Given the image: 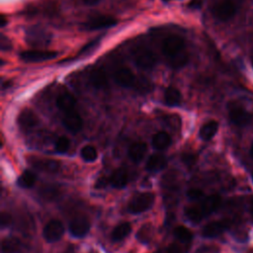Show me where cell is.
Instances as JSON below:
<instances>
[{
  "label": "cell",
  "mask_w": 253,
  "mask_h": 253,
  "mask_svg": "<svg viewBox=\"0 0 253 253\" xmlns=\"http://www.w3.org/2000/svg\"><path fill=\"white\" fill-rule=\"evenodd\" d=\"M187 197L192 201H198L203 199L204 192L198 188H191L187 191Z\"/></svg>",
  "instance_id": "obj_32"
},
{
  "label": "cell",
  "mask_w": 253,
  "mask_h": 253,
  "mask_svg": "<svg viewBox=\"0 0 253 253\" xmlns=\"http://www.w3.org/2000/svg\"><path fill=\"white\" fill-rule=\"evenodd\" d=\"M238 11V4L234 0H218L211 7L213 17L221 22L231 20Z\"/></svg>",
  "instance_id": "obj_3"
},
{
  "label": "cell",
  "mask_w": 253,
  "mask_h": 253,
  "mask_svg": "<svg viewBox=\"0 0 253 253\" xmlns=\"http://www.w3.org/2000/svg\"><path fill=\"white\" fill-rule=\"evenodd\" d=\"M118 23V21L109 15H98L93 16L89 18L83 25V27L86 30L94 31V30H100V29H107L115 26Z\"/></svg>",
  "instance_id": "obj_8"
},
{
  "label": "cell",
  "mask_w": 253,
  "mask_h": 253,
  "mask_svg": "<svg viewBox=\"0 0 253 253\" xmlns=\"http://www.w3.org/2000/svg\"><path fill=\"white\" fill-rule=\"evenodd\" d=\"M114 79L123 87H133L136 83L133 72L126 66H119L116 68L114 71Z\"/></svg>",
  "instance_id": "obj_12"
},
{
  "label": "cell",
  "mask_w": 253,
  "mask_h": 253,
  "mask_svg": "<svg viewBox=\"0 0 253 253\" xmlns=\"http://www.w3.org/2000/svg\"><path fill=\"white\" fill-rule=\"evenodd\" d=\"M165 253H184V252L180 245H178L176 243H172L166 248Z\"/></svg>",
  "instance_id": "obj_36"
},
{
  "label": "cell",
  "mask_w": 253,
  "mask_h": 253,
  "mask_svg": "<svg viewBox=\"0 0 253 253\" xmlns=\"http://www.w3.org/2000/svg\"><path fill=\"white\" fill-rule=\"evenodd\" d=\"M250 212H251V214L253 215V200H252L251 203H250Z\"/></svg>",
  "instance_id": "obj_40"
},
{
  "label": "cell",
  "mask_w": 253,
  "mask_h": 253,
  "mask_svg": "<svg viewBox=\"0 0 253 253\" xmlns=\"http://www.w3.org/2000/svg\"><path fill=\"white\" fill-rule=\"evenodd\" d=\"M90 229V220L85 215L75 216L69 223V232L72 236L81 238L85 236Z\"/></svg>",
  "instance_id": "obj_10"
},
{
  "label": "cell",
  "mask_w": 253,
  "mask_h": 253,
  "mask_svg": "<svg viewBox=\"0 0 253 253\" xmlns=\"http://www.w3.org/2000/svg\"><path fill=\"white\" fill-rule=\"evenodd\" d=\"M31 164L42 171L48 172V173H54L57 172L59 169V162L50 159V158H32L31 159Z\"/></svg>",
  "instance_id": "obj_16"
},
{
  "label": "cell",
  "mask_w": 253,
  "mask_h": 253,
  "mask_svg": "<svg viewBox=\"0 0 253 253\" xmlns=\"http://www.w3.org/2000/svg\"><path fill=\"white\" fill-rule=\"evenodd\" d=\"M134 63L141 69H151L156 63V56L152 50L147 47H137L132 53Z\"/></svg>",
  "instance_id": "obj_6"
},
{
  "label": "cell",
  "mask_w": 253,
  "mask_h": 253,
  "mask_svg": "<svg viewBox=\"0 0 253 253\" xmlns=\"http://www.w3.org/2000/svg\"><path fill=\"white\" fill-rule=\"evenodd\" d=\"M0 223H1V227H6L9 226L12 223V217L9 213L7 212H2L0 215Z\"/></svg>",
  "instance_id": "obj_35"
},
{
  "label": "cell",
  "mask_w": 253,
  "mask_h": 253,
  "mask_svg": "<svg viewBox=\"0 0 253 253\" xmlns=\"http://www.w3.org/2000/svg\"><path fill=\"white\" fill-rule=\"evenodd\" d=\"M27 42L34 46H44L50 42V35L40 28H32L27 33Z\"/></svg>",
  "instance_id": "obj_13"
},
{
  "label": "cell",
  "mask_w": 253,
  "mask_h": 253,
  "mask_svg": "<svg viewBox=\"0 0 253 253\" xmlns=\"http://www.w3.org/2000/svg\"><path fill=\"white\" fill-rule=\"evenodd\" d=\"M202 4H203V0H191L188 6L192 9H199L202 7Z\"/></svg>",
  "instance_id": "obj_37"
},
{
  "label": "cell",
  "mask_w": 253,
  "mask_h": 253,
  "mask_svg": "<svg viewBox=\"0 0 253 253\" xmlns=\"http://www.w3.org/2000/svg\"><path fill=\"white\" fill-rule=\"evenodd\" d=\"M56 106L60 111L67 113L75 110L76 100L73 95L70 94L68 91H62L58 94L56 98Z\"/></svg>",
  "instance_id": "obj_17"
},
{
  "label": "cell",
  "mask_w": 253,
  "mask_h": 253,
  "mask_svg": "<svg viewBox=\"0 0 253 253\" xmlns=\"http://www.w3.org/2000/svg\"><path fill=\"white\" fill-rule=\"evenodd\" d=\"M17 124L21 129L28 130L38 125V118L32 110L24 109L18 115Z\"/></svg>",
  "instance_id": "obj_15"
},
{
  "label": "cell",
  "mask_w": 253,
  "mask_h": 253,
  "mask_svg": "<svg viewBox=\"0 0 253 253\" xmlns=\"http://www.w3.org/2000/svg\"><path fill=\"white\" fill-rule=\"evenodd\" d=\"M130 231H131L130 224L128 222H122L114 228L111 234V237L114 241H121L125 239L126 236H128Z\"/></svg>",
  "instance_id": "obj_26"
},
{
  "label": "cell",
  "mask_w": 253,
  "mask_h": 253,
  "mask_svg": "<svg viewBox=\"0 0 253 253\" xmlns=\"http://www.w3.org/2000/svg\"><path fill=\"white\" fill-rule=\"evenodd\" d=\"M36 175L34 172L30 171V170H26L24 171L20 177L18 178V181H17V184L21 187V188H24V189H29V188H32L34 185H35V182H36Z\"/></svg>",
  "instance_id": "obj_27"
},
{
  "label": "cell",
  "mask_w": 253,
  "mask_h": 253,
  "mask_svg": "<svg viewBox=\"0 0 253 253\" xmlns=\"http://www.w3.org/2000/svg\"><path fill=\"white\" fill-rule=\"evenodd\" d=\"M230 226V220L229 219H220V220H214L208 224H206L202 230V234L204 237L207 238H213L221 233H223L226 229H228Z\"/></svg>",
  "instance_id": "obj_11"
},
{
  "label": "cell",
  "mask_w": 253,
  "mask_h": 253,
  "mask_svg": "<svg viewBox=\"0 0 253 253\" xmlns=\"http://www.w3.org/2000/svg\"><path fill=\"white\" fill-rule=\"evenodd\" d=\"M64 233V226L57 219L49 220L43 227L42 234L47 242H55L61 238Z\"/></svg>",
  "instance_id": "obj_9"
},
{
  "label": "cell",
  "mask_w": 253,
  "mask_h": 253,
  "mask_svg": "<svg viewBox=\"0 0 253 253\" xmlns=\"http://www.w3.org/2000/svg\"><path fill=\"white\" fill-rule=\"evenodd\" d=\"M127 182H128V173L125 168L116 169L110 177V184L117 189H122L126 187Z\"/></svg>",
  "instance_id": "obj_20"
},
{
  "label": "cell",
  "mask_w": 253,
  "mask_h": 253,
  "mask_svg": "<svg viewBox=\"0 0 253 253\" xmlns=\"http://www.w3.org/2000/svg\"><path fill=\"white\" fill-rule=\"evenodd\" d=\"M218 129V123L214 120H211L205 123L199 131V135L203 140H210L211 139Z\"/></svg>",
  "instance_id": "obj_23"
},
{
  "label": "cell",
  "mask_w": 253,
  "mask_h": 253,
  "mask_svg": "<svg viewBox=\"0 0 253 253\" xmlns=\"http://www.w3.org/2000/svg\"><path fill=\"white\" fill-rule=\"evenodd\" d=\"M63 126L71 132H78L83 126V121L81 116L76 110H72L70 112L64 113L62 118Z\"/></svg>",
  "instance_id": "obj_14"
},
{
  "label": "cell",
  "mask_w": 253,
  "mask_h": 253,
  "mask_svg": "<svg viewBox=\"0 0 253 253\" xmlns=\"http://www.w3.org/2000/svg\"><path fill=\"white\" fill-rule=\"evenodd\" d=\"M41 197L44 200H47V201H53V200H56L59 195H60V191L59 189L54 186V185H45V186H42L40 191H39Z\"/></svg>",
  "instance_id": "obj_28"
},
{
  "label": "cell",
  "mask_w": 253,
  "mask_h": 253,
  "mask_svg": "<svg viewBox=\"0 0 253 253\" xmlns=\"http://www.w3.org/2000/svg\"><path fill=\"white\" fill-rule=\"evenodd\" d=\"M181 160L183 161V163L185 165H187L188 167H192L193 165H195V163L197 162V156L193 153L187 152V153H183L181 156Z\"/></svg>",
  "instance_id": "obj_33"
},
{
  "label": "cell",
  "mask_w": 253,
  "mask_h": 253,
  "mask_svg": "<svg viewBox=\"0 0 253 253\" xmlns=\"http://www.w3.org/2000/svg\"><path fill=\"white\" fill-rule=\"evenodd\" d=\"M167 165V159L162 154H152L146 161L145 168L150 172H157L164 169Z\"/></svg>",
  "instance_id": "obj_21"
},
{
  "label": "cell",
  "mask_w": 253,
  "mask_h": 253,
  "mask_svg": "<svg viewBox=\"0 0 253 253\" xmlns=\"http://www.w3.org/2000/svg\"><path fill=\"white\" fill-rule=\"evenodd\" d=\"M227 115L229 121L236 126L243 127L250 124L251 114L240 104L236 102H230L227 105Z\"/></svg>",
  "instance_id": "obj_4"
},
{
  "label": "cell",
  "mask_w": 253,
  "mask_h": 253,
  "mask_svg": "<svg viewBox=\"0 0 253 253\" xmlns=\"http://www.w3.org/2000/svg\"><path fill=\"white\" fill-rule=\"evenodd\" d=\"M175 237L183 243H190L193 239L192 231L184 225H178L174 229Z\"/></svg>",
  "instance_id": "obj_29"
},
{
  "label": "cell",
  "mask_w": 253,
  "mask_h": 253,
  "mask_svg": "<svg viewBox=\"0 0 253 253\" xmlns=\"http://www.w3.org/2000/svg\"><path fill=\"white\" fill-rule=\"evenodd\" d=\"M146 151H147L146 143L141 142V141H137V142L132 143L129 146L127 154H128V157L130 158L131 161H133L135 163H138L144 158V155H145Z\"/></svg>",
  "instance_id": "obj_19"
},
{
  "label": "cell",
  "mask_w": 253,
  "mask_h": 253,
  "mask_svg": "<svg viewBox=\"0 0 253 253\" xmlns=\"http://www.w3.org/2000/svg\"><path fill=\"white\" fill-rule=\"evenodd\" d=\"M57 56V52L44 49H30L20 53V57L26 62H42L50 60Z\"/></svg>",
  "instance_id": "obj_7"
},
{
  "label": "cell",
  "mask_w": 253,
  "mask_h": 253,
  "mask_svg": "<svg viewBox=\"0 0 253 253\" xmlns=\"http://www.w3.org/2000/svg\"><path fill=\"white\" fill-rule=\"evenodd\" d=\"M0 48L2 50H8V49L12 48V43H11L10 40L7 37H5L4 35L0 36Z\"/></svg>",
  "instance_id": "obj_34"
},
{
  "label": "cell",
  "mask_w": 253,
  "mask_h": 253,
  "mask_svg": "<svg viewBox=\"0 0 253 253\" xmlns=\"http://www.w3.org/2000/svg\"><path fill=\"white\" fill-rule=\"evenodd\" d=\"M154 203V195L152 193H140L132 197L128 203V211L134 214L148 211Z\"/></svg>",
  "instance_id": "obj_5"
},
{
  "label": "cell",
  "mask_w": 253,
  "mask_h": 253,
  "mask_svg": "<svg viewBox=\"0 0 253 253\" xmlns=\"http://www.w3.org/2000/svg\"><path fill=\"white\" fill-rule=\"evenodd\" d=\"M6 23H7V19L5 18L4 15H1V23H0V26H1V27H4V26L6 25Z\"/></svg>",
  "instance_id": "obj_39"
},
{
  "label": "cell",
  "mask_w": 253,
  "mask_h": 253,
  "mask_svg": "<svg viewBox=\"0 0 253 253\" xmlns=\"http://www.w3.org/2000/svg\"><path fill=\"white\" fill-rule=\"evenodd\" d=\"M80 155L84 161L87 162H93L97 159L98 153L94 146L92 145H85L80 150Z\"/></svg>",
  "instance_id": "obj_30"
},
{
  "label": "cell",
  "mask_w": 253,
  "mask_h": 253,
  "mask_svg": "<svg viewBox=\"0 0 253 253\" xmlns=\"http://www.w3.org/2000/svg\"><path fill=\"white\" fill-rule=\"evenodd\" d=\"M69 145H70V141H69V139L67 137L59 136L56 139V141H55L54 147H55V150L58 153H64V152H66L68 150Z\"/></svg>",
  "instance_id": "obj_31"
},
{
  "label": "cell",
  "mask_w": 253,
  "mask_h": 253,
  "mask_svg": "<svg viewBox=\"0 0 253 253\" xmlns=\"http://www.w3.org/2000/svg\"><path fill=\"white\" fill-rule=\"evenodd\" d=\"M251 63H252V66H253V57H252V59H251Z\"/></svg>",
  "instance_id": "obj_42"
},
{
  "label": "cell",
  "mask_w": 253,
  "mask_h": 253,
  "mask_svg": "<svg viewBox=\"0 0 253 253\" xmlns=\"http://www.w3.org/2000/svg\"><path fill=\"white\" fill-rule=\"evenodd\" d=\"M89 79L91 84L98 89H105L109 85V80L106 72L101 68H93L90 71Z\"/></svg>",
  "instance_id": "obj_18"
},
{
  "label": "cell",
  "mask_w": 253,
  "mask_h": 253,
  "mask_svg": "<svg viewBox=\"0 0 253 253\" xmlns=\"http://www.w3.org/2000/svg\"><path fill=\"white\" fill-rule=\"evenodd\" d=\"M161 51L168 64L175 69L183 67L189 60V54L185 47V42L177 35H170L163 40Z\"/></svg>",
  "instance_id": "obj_1"
},
{
  "label": "cell",
  "mask_w": 253,
  "mask_h": 253,
  "mask_svg": "<svg viewBox=\"0 0 253 253\" xmlns=\"http://www.w3.org/2000/svg\"><path fill=\"white\" fill-rule=\"evenodd\" d=\"M22 247H23V244L21 240L14 236L6 237L1 242L2 253H20V251L22 250Z\"/></svg>",
  "instance_id": "obj_22"
},
{
  "label": "cell",
  "mask_w": 253,
  "mask_h": 253,
  "mask_svg": "<svg viewBox=\"0 0 253 253\" xmlns=\"http://www.w3.org/2000/svg\"><path fill=\"white\" fill-rule=\"evenodd\" d=\"M152 146L157 150H164L171 144V137L165 131H158L152 136Z\"/></svg>",
  "instance_id": "obj_24"
},
{
  "label": "cell",
  "mask_w": 253,
  "mask_h": 253,
  "mask_svg": "<svg viewBox=\"0 0 253 253\" xmlns=\"http://www.w3.org/2000/svg\"><path fill=\"white\" fill-rule=\"evenodd\" d=\"M250 155H251V157L253 158V143H252L251 146H250Z\"/></svg>",
  "instance_id": "obj_41"
},
{
  "label": "cell",
  "mask_w": 253,
  "mask_h": 253,
  "mask_svg": "<svg viewBox=\"0 0 253 253\" xmlns=\"http://www.w3.org/2000/svg\"><path fill=\"white\" fill-rule=\"evenodd\" d=\"M100 0H83V2L85 4H88V5H93V4H96L97 2H99Z\"/></svg>",
  "instance_id": "obj_38"
},
{
  "label": "cell",
  "mask_w": 253,
  "mask_h": 253,
  "mask_svg": "<svg viewBox=\"0 0 253 253\" xmlns=\"http://www.w3.org/2000/svg\"><path fill=\"white\" fill-rule=\"evenodd\" d=\"M221 203V199L218 195H211L204 198L198 205L188 206L185 208L186 217L194 223H199L206 216L215 211Z\"/></svg>",
  "instance_id": "obj_2"
},
{
  "label": "cell",
  "mask_w": 253,
  "mask_h": 253,
  "mask_svg": "<svg viewBox=\"0 0 253 253\" xmlns=\"http://www.w3.org/2000/svg\"><path fill=\"white\" fill-rule=\"evenodd\" d=\"M164 102L168 106L174 107L181 102V93L175 87H168L164 91Z\"/></svg>",
  "instance_id": "obj_25"
},
{
  "label": "cell",
  "mask_w": 253,
  "mask_h": 253,
  "mask_svg": "<svg viewBox=\"0 0 253 253\" xmlns=\"http://www.w3.org/2000/svg\"><path fill=\"white\" fill-rule=\"evenodd\" d=\"M252 180H253V172H252Z\"/></svg>",
  "instance_id": "obj_43"
}]
</instances>
